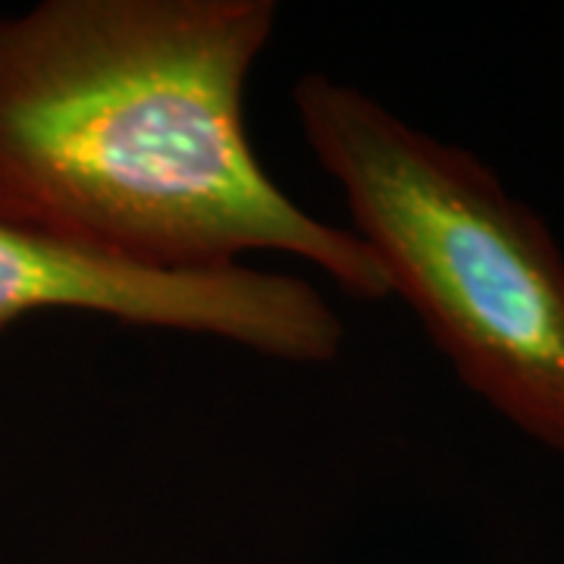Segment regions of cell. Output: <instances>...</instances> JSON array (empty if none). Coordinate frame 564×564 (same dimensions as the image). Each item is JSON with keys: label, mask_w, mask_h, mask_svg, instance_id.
<instances>
[{"label": "cell", "mask_w": 564, "mask_h": 564, "mask_svg": "<svg viewBox=\"0 0 564 564\" xmlns=\"http://www.w3.org/2000/svg\"><path fill=\"white\" fill-rule=\"evenodd\" d=\"M273 0H44L0 17V223L158 273L273 251L380 302L383 267L282 192L245 129Z\"/></svg>", "instance_id": "cell-1"}, {"label": "cell", "mask_w": 564, "mask_h": 564, "mask_svg": "<svg viewBox=\"0 0 564 564\" xmlns=\"http://www.w3.org/2000/svg\"><path fill=\"white\" fill-rule=\"evenodd\" d=\"M292 104L389 295L470 392L564 455V254L543 217L480 158L358 85L304 73Z\"/></svg>", "instance_id": "cell-2"}]
</instances>
